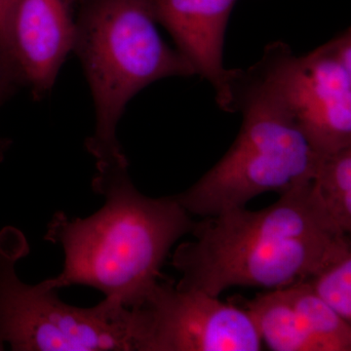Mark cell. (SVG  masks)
<instances>
[{
	"instance_id": "7",
	"label": "cell",
	"mask_w": 351,
	"mask_h": 351,
	"mask_svg": "<svg viewBox=\"0 0 351 351\" xmlns=\"http://www.w3.org/2000/svg\"><path fill=\"white\" fill-rule=\"evenodd\" d=\"M289 80L315 151L326 156L351 147L350 29L306 56L293 55Z\"/></svg>"
},
{
	"instance_id": "10",
	"label": "cell",
	"mask_w": 351,
	"mask_h": 351,
	"mask_svg": "<svg viewBox=\"0 0 351 351\" xmlns=\"http://www.w3.org/2000/svg\"><path fill=\"white\" fill-rule=\"evenodd\" d=\"M237 0H154L157 22L170 32L195 73L211 83L219 107L230 112L235 69L223 66L226 25Z\"/></svg>"
},
{
	"instance_id": "6",
	"label": "cell",
	"mask_w": 351,
	"mask_h": 351,
	"mask_svg": "<svg viewBox=\"0 0 351 351\" xmlns=\"http://www.w3.org/2000/svg\"><path fill=\"white\" fill-rule=\"evenodd\" d=\"M138 308L143 351L262 350V339L246 309L202 291L159 281Z\"/></svg>"
},
{
	"instance_id": "11",
	"label": "cell",
	"mask_w": 351,
	"mask_h": 351,
	"mask_svg": "<svg viewBox=\"0 0 351 351\" xmlns=\"http://www.w3.org/2000/svg\"><path fill=\"white\" fill-rule=\"evenodd\" d=\"M316 195L341 232H351V147L322 156L313 180Z\"/></svg>"
},
{
	"instance_id": "9",
	"label": "cell",
	"mask_w": 351,
	"mask_h": 351,
	"mask_svg": "<svg viewBox=\"0 0 351 351\" xmlns=\"http://www.w3.org/2000/svg\"><path fill=\"white\" fill-rule=\"evenodd\" d=\"M76 0H17L10 23V47L17 84L41 99L54 86L75 48Z\"/></svg>"
},
{
	"instance_id": "13",
	"label": "cell",
	"mask_w": 351,
	"mask_h": 351,
	"mask_svg": "<svg viewBox=\"0 0 351 351\" xmlns=\"http://www.w3.org/2000/svg\"><path fill=\"white\" fill-rule=\"evenodd\" d=\"M17 0H0V76L17 87L10 47V23Z\"/></svg>"
},
{
	"instance_id": "1",
	"label": "cell",
	"mask_w": 351,
	"mask_h": 351,
	"mask_svg": "<svg viewBox=\"0 0 351 351\" xmlns=\"http://www.w3.org/2000/svg\"><path fill=\"white\" fill-rule=\"evenodd\" d=\"M191 233L195 240L173 255L181 274L175 285L215 297L234 286L276 290L304 282L348 235L328 216L313 182L258 211L206 217Z\"/></svg>"
},
{
	"instance_id": "3",
	"label": "cell",
	"mask_w": 351,
	"mask_h": 351,
	"mask_svg": "<svg viewBox=\"0 0 351 351\" xmlns=\"http://www.w3.org/2000/svg\"><path fill=\"white\" fill-rule=\"evenodd\" d=\"M293 54L277 41L257 64L235 69L230 112L242 113L241 129L225 156L176 196L189 214L217 216L263 193L281 195L313 182L322 156L307 138L291 91Z\"/></svg>"
},
{
	"instance_id": "8",
	"label": "cell",
	"mask_w": 351,
	"mask_h": 351,
	"mask_svg": "<svg viewBox=\"0 0 351 351\" xmlns=\"http://www.w3.org/2000/svg\"><path fill=\"white\" fill-rule=\"evenodd\" d=\"M274 351H350L351 324L304 282L237 299Z\"/></svg>"
},
{
	"instance_id": "12",
	"label": "cell",
	"mask_w": 351,
	"mask_h": 351,
	"mask_svg": "<svg viewBox=\"0 0 351 351\" xmlns=\"http://www.w3.org/2000/svg\"><path fill=\"white\" fill-rule=\"evenodd\" d=\"M304 283L314 294L351 324V242L346 235Z\"/></svg>"
},
{
	"instance_id": "5",
	"label": "cell",
	"mask_w": 351,
	"mask_h": 351,
	"mask_svg": "<svg viewBox=\"0 0 351 351\" xmlns=\"http://www.w3.org/2000/svg\"><path fill=\"white\" fill-rule=\"evenodd\" d=\"M29 254L24 233L0 230V350L142 351L138 308L106 299L88 308L69 306L43 282H23L16 265Z\"/></svg>"
},
{
	"instance_id": "14",
	"label": "cell",
	"mask_w": 351,
	"mask_h": 351,
	"mask_svg": "<svg viewBox=\"0 0 351 351\" xmlns=\"http://www.w3.org/2000/svg\"><path fill=\"white\" fill-rule=\"evenodd\" d=\"M14 88L10 86V85L0 76V104L3 103L7 97L10 96L11 92H12ZM10 141L6 140V138H0V161L3 160L4 154H5L8 147H10Z\"/></svg>"
},
{
	"instance_id": "2",
	"label": "cell",
	"mask_w": 351,
	"mask_h": 351,
	"mask_svg": "<svg viewBox=\"0 0 351 351\" xmlns=\"http://www.w3.org/2000/svg\"><path fill=\"white\" fill-rule=\"evenodd\" d=\"M129 165L97 169L93 189L106 203L88 218L55 214L45 240L61 245L63 270L43 281L48 288L88 286L127 308L144 304L160 281L176 243L193 232L191 214L174 197L151 198L138 191Z\"/></svg>"
},
{
	"instance_id": "4",
	"label": "cell",
	"mask_w": 351,
	"mask_h": 351,
	"mask_svg": "<svg viewBox=\"0 0 351 351\" xmlns=\"http://www.w3.org/2000/svg\"><path fill=\"white\" fill-rule=\"evenodd\" d=\"M75 48L93 95L96 127L85 145L97 168L128 165L117 138L127 104L152 82L195 71L157 29L154 0H76Z\"/></svg>"
}]
</instances>
